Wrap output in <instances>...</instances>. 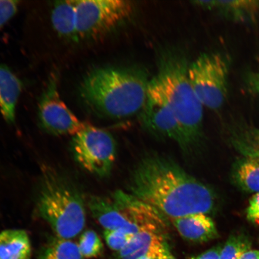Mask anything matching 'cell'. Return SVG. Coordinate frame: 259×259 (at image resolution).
Masks as SVG:
<instances>
[{"instance_id": "obj_1", "label": "cell", "mask_w": 259, "mask_h": 259, "mask_svg": "<svg viewBox=\"0 0 259 259\" xmlns=\"http://www.w3.org/2000/svg\"><path fill=\"white\" fill-rule=\"evenodd\" d=\"M129 193L169 219L215 210L211 188L191 176L170 158L151 154L142 158L132 173Z\"/></svg>"}, {"instance_id": "obj_2", "label": "cell", "mask_w": 259, "mask_h": 259, "mask_svg": "<svg viewBox=\"0 0 259 259\" xmlns=\"http://www.w3.org/2000/svg\"><path fill=\"white\" fill-rule=\"evenodd\" d=\"M144 70L105 67L91 70L79 87L81 99L102 116L124 119L139 114L150 82Z\"/></svg>"}, {"instance_id": "obj_3", "label": "cell", "mask_w": 259, "mask_h": 259, "mask_svg": "<svg viewBox=\"0 0 259 259\" xmlns=\"http://www.w3.org/2000/svg\"><path fill=\"white\" fill-rule=\"evenodd\" d=\"M185 56L177 51L161 54L155 76L170 106L185 141L187 154L195 153L203 140V106L188 77Z\"/></svg>"}, {"instance_id": "obj_4", "label": "cell", "mask_w": 259, "mask_h": 259, "mask_svg": "<svg viewBox=\"0 0 259 259\" xmlns=\"http://www.w3.org/2000/svg\"><path fill=\"white\" fill-rule=\"evenodd\" d=\"M37 200L38 213L57 237L75 238L85 228L86 213L82 194L76 188L54 174H48Z\"/></svg>"}, {"instance_id": "obj_5", "label": "cell", "mask_w": 259, "mask_h": 259, "mask_svg": "<svg viewBox=\"0 0 259 259\" xmlns=\"http://www.w3.org/2000/svg\"><path fill=\"white\" fill-rule=\"evenodd\" d=\"M229 66L221 54L205 53L189 65L188 77L203 107L221 108L228 95Z\"/></svg>"}, {"instance_id": "obj_6", "label": "cell", "mask_w": 259, "mask_h": 259, "mask_svg": "<svg viewBox=\"0 0 259 259\" xmlns=\"http://www.w3.org/2000/svg\"><path fill=\"white\" fill-rule=\"evenodd\" d=\"M77 41L93 40L108 33L134 11L124 0H76Z\"/></svg>"}, {"instance_id": "obj_7", "label": "cell", "mask_w": 259, "mask_h": 259, "mask_svg": "<svg viewBox=\"0 0 259 259\" xmlns=\"http://www.w3.org/2000/svg\"><path fill=\"white\" fill-rule=\"evenodd\" d=\"M72 149L74 158L83 169L100 177L111 174L115 161L116 144L108 132L85 123L74 136Z\"/></svg>"}, {"instance_id": "obj_8", "label": "cell", "mask_w": 259, "mask_h": 259, "mask_svg": "<svg viewBox=\"0 0 259 259\" xmlns=\"http://www.w3.org/2000/svg\"><path fill=\"white\" fill-rule=\"evenodd\" d=\"M139 115L146 131L158 139H170L176 142L185 153L182 131L155 76L150 80L147 100Z\"/></svg>"}, {"instance_id": "obj_9", "label": "cell", "mask_w": 259, "mask_h": 259, "mask_svg": "<svg viewBox=\"0 0 259 259\" xmlns=\"http://www.w3.org/2000/svg\"><path fill=\"white\" fill-rule=\"evenodd\" d=\"M38 116L42 128L54 135H76L85 123L81 122L61 100L58 77L53 74L38 106Z\"/></svg>"}, {"instance_id": "obj_10", "label": "cell", "mask_w": 259, "mask_h": 259, "mask_svg": "<svg viewBox=\"0 0 259 259\" xmlns=\"http://www.w3.org/2000/svg\"><path fill=\"white\" fill-rule=\"evenodd\" d=\"M168 248L161 231L143 230L133 236L116 259H141L145 256L161 258Z\"/></svg>"}, {"instance_id": "obj_11", "label": "cell", "mask_w": 259, "mask_h": 259, "mask_svg": "<svg viewBox=\"0 0 259 259\" xmlns=\"http://www.w3.org/2000/svg\"><path fill=\"white\" fill-rule=\"evenodd\" d=\"M170 220L181 237L188 242L202 244L219 236L214 222L205 213H191Z\"/></svg>"}, {"instance_id": "obj_12", "label": "cell", "mask_w": 259, "mask_h": 259, "mask_svg": "<svg viewBox=\"0 0 259 259\" xmlns=\"http://www.w3.org/2000/svg\"><path fill=\"white\" fill-rule=\"evenodd\" d=\"M88 206L93 218L105 230L119 231L134 235L139 232L130 224L112 199L100 196L90 197Z\"/></svg>"}, {"instance_id": "obj_13", "label": "cell", "mask_w": 259, "mask_h": 259, "mask_svg": "<svg viewBox=\"0 0 259 259\" xmlns=\"http://www.w3.org/2000/svg\"><path fill=\"white\" fill-rule=\"evenodd\" d=\"M22 89L21 80L8 67L0 64V111L9 124L15 121L16 106Z\"/></svg>"}, {"instance_id": "obj_14", "label": "cell", "mask_w": 259, "mask_h": 259, "mask_svg": "<svg viewBox=\"0 0 259 259\" xmlns=\"http://www.w3.org/2000/svg\"><path fill=\"white\" fill-rule=\"evenodd\" d=\"M31 244L27 232L8 229L0 233V259H31Z\"/></svg>"}, {"instance_id": "obj_15", "label": "cell", "mask_w": 259, "mask_h": 259, "mask_svg": "<svg viewBox=\"0 0 259 259\" xmlns=\"http://www.w3.org/2000/svg\"><path fill=\"white\" fill-rule=\"evenodd\" d=\"M51 21L54 30L61 37L77 41L76 0L55 2Z\"/></svg>"}, {"instance_id": "obj_16", "label": "cell", "mask_w": 259, "mask_h": 259, "mask_svg": "<svg viewBox=\"0 0 259 259\" xmlns=\"http://www.w3.org/2000/svg\"><path fill=\"white\" fill-rule=\"evenodd\" d=\"M232 179L248 193H259V157L245 156L235 164Z\"/></svg>"}, {"instance_id": "obj_17", "label": "cell", "mask_w": 259, "mask_h": 259, "mask_svg": "<svg viewBox=\"0 0 259 259\" xmlns=\"http://www.w3.org/2000/svg\"><path fill=\"white\" fill-rule=\"evenodd\" d=\"M200 6L208 9H219L238 19L254 18L259 12V1H202Z\"/></svg>"}, {"instance_id": "obj_18", "label": "cell", "mask_w": 259, "mask_h": 259, "mask_svg": "<svg viewBox=\"0 0 259 259\" xmlns=\"http://www.w3.org/2000/svg\"><path fill=\"white\" fill-rule=\"evenodd\" d=\"M83 258L75 242L57 237L45 245L38 259Z\"/></svg>"}, {"instance_id": "obj_19", "label": "cell", "mask_w": 259, "mask_h": 259, "mask_svg": "<svg viewBox=\"0 0 259 259\" xmlns=\"http://www.w3.org/2000/svg\"><path fill=\"white\" fill-rule=\"evenodd\" d=\"M77 244L81 255L85 258L99 257L104 250L101 239L93 230L84 232L80 235Z\"/></svg>"}, {"instance_id": "obj_20", "label": "cell", "mask_w": 259, "mask_h": 259, "mask_svg": "<svg viewBox=\"0 0 259 259\" xmlns=\"http://www.w3.org/2000/svg\"><path fill=\"white\" fill-rule=\"evenodd\" d=\"M251 242L244 234L231 235L223 246L220 259H239L246 251L251 250Z\"/></svg>"}, {"instance_id": "obj_21", "label": "cell", "mask_w": 259, "mask_h": 259, "mask_svg": "<svg viewBox=\"0 0 259 259\" xmlns=\"http://www.w3.org/2000/svg\"><path fill=\"white\" fill-rule=\"evenodd\" d=\"M236 145L245 156L259 157V129L249 133Z\"/></svg>"}, {"instance_id": "obj_22", "label": "cell", "mask_w": 259, "mask_h": 259, "mask_svg": "<svg viewBox=\"0 0 259 259\" xmlns=\"http://www.w3.org/2000/svg\"><path fill=\"white\" fill-rule=\"evenodd\" d=\"M103 236L107 245L113 251H120L131 240L134 235H130L119 231L105 230Z\"/></svg>"}, {"instance_id": "obj_23", "label": "cell", "mask_w": 259, "mask_h": 259, "mask_svg": "<svg viewBox=\"0 0 259 259\" xmlns=\"http://www.w3.org/2000/svg\"><path fill=\"white\" fill-rule=\"evenodd\" d=\"M19 2L0 0V28L8 23L18 11Z\"/></svg>"}, {"instance_id": "obj_24", "label": "cell", "mask_w": 259, "mask_h": 259, "mask_svg": "<svg viewBox=\"0 0 259 259\" xmlns=\"http://www.w3.org/2000/svg\"><path fill=\"white\" fill-rule=\"evenodd\" d=\"M247 218L252 224L259 226V193H255L249 201Z\"/></svg>"}, {"instance_id": "obj_25", "label": "cell", "mask_w": 259, "mask_h": 259, "mask_svg": "<svg viewBox=\"0 0 259 259\" xmlns=\"http://www.w3.org/2000/svg\"><path fill=\"white\" fill-rule=\"evenodd\" d=\"M223 245L220 244L191 259H220Z\"/></svg>"}, {"instance_id": "obj_26", "label": "cell", "mask_w": 259, "mask_h": 259, "mask_svg": "<svg viewBox=\"0 0 259 259\" xmlns=\"http://www.w3.org/2000/svg\"><path fill=\"white\" fill-rule=\"evenodd\" d=\"M239 259H259V251L248 250L244 252Z\"/></svg>"}, {"instance_id": "obj_27", "label": "cell", "mask_w": 259, "mask_h": 259, "mask_svg": "<svg viewBox=\"0 0 259 259\" xmlns=\"http://www.w3.org/2000/svg\"><path fill=\"white\" fill-rule=\"evenodd\" d=\"M252 83L254 88L259 92V74H256V75L253 77Z\"/></svg>"}, {"instance_id": "obj_28", "label": "cell", "mask_w": 259, "mask_h": 259, "mask_svg": "<svg viewBox=\"0 0 259 259\" xmlns=\"http://www.w3.org/2000/svg\"><path fill=\"white\" fill-rule=\"evenodd\" d=\"M161 259H176L172 255H171L170 253V252L169 250H167L165 253V254L163 255V257H162Z\"/></svg>"}, {"instance_id": "obj_29", "label": "cell", "mask_w": 259, "mask_h": 259, "mask_svg": "<svg viewBox=\"0 0 259 259\" xmlns=\"http://www.w3.org/2000/svg\"><path fill=\"white\" fill-rule=\"evenodd\" d=\"M161 258L154 257H151V256H145V257L141 258V259H161Z\"/></svg>"}]
</instances>
